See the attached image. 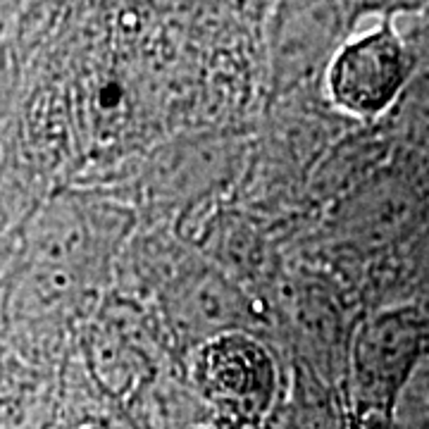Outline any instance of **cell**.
Returning <instances> with one entry per match:
<instances>
[{"instance_id":"cell-1","label":"cell","mask_w":429,"mask_h":429,"mask_svg":"<svg viewBox=\"0 0 429 429\" xmlns=\"http://www.w3.org/2000/svg\"><path fill=\"white\" fill-rule=\"evenodd\" d=\"M410 76L413 55L387 17L334 53L327 67V93L346 115L372 119L396 105Z\"/></svg>"},{"instance_id":"cell-2","label":"cell","mask_w":429,"mask_h":429,"mask_svg":"<svg viewBox=\"0 0 429 429\" xmlns=\"http://www.w3.org/2000/svg\"><path fill=\"white\" fill-rule=\"evenodd\" d=\"M427 319L413 310L381 312L360 327L353 346V374L374 401H394L422 367Z\"/></svg>"},{"instance_id":"cell-3","label":"cell","mask_w":429,"mask_h":429,"mask_svg":"<svg viewBox=\"0 0 429 429\" xmlns=\"http://www.w3.org/2000/svg\"><path fill=\"white\" fill-rule=\"evenodd\" d=\"M196 374L220 398L255 403L272 396L274 365L270 353L250 334L231 332L203 346Z\"/></svg>"},{"instance_id":"cell-4","label":"cell","mask_w":429,"mask_h":429,"mask_svg":"<svg viewBox=\"0 0 429 429\" xmlns=\"http://www.w3.org/2000/svg\"><path fill=\"white\" fill-rule=\"evenodd\" d=\"M174 312L186 332H194V336H201L208 344L222 334L239 332L248 308L231 282L217 272H205L181 286Z\"/></svg>"}]
</instances>
